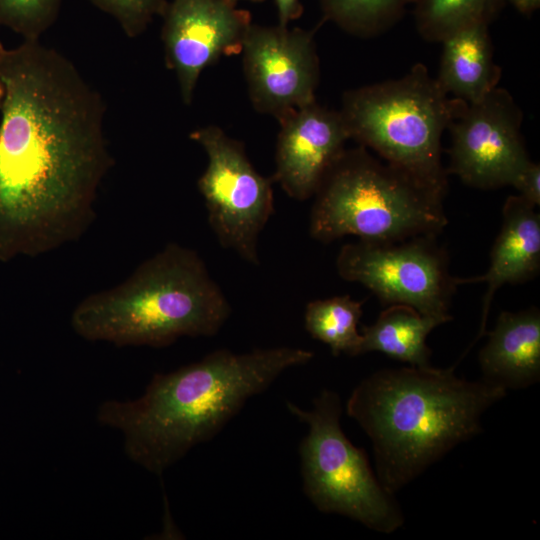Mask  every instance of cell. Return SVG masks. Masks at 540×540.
I'll return each instance as SVG.
<instances>
[{
  "label": "cell",
  "instance_id": "4",
  "mask_svg": "<svg viewBox=\"0 0 540 540\" xmlns=\"http://www.w3.org/2000/svg\"><path fill=\"white\" fill-rule=\"evenodd\" d=\"M230 313L199 254L170 243L120 284L80 301L71 326L88 341L164 347L183 336L216 335Z\"/></svg>",
  "mask_w": 540,
  "mask_h": 540
},
{
  "label": "cell",
  "instance_id": "13",
  "mask_svg": "<svg viewBox=\"0 0 540 540\" xmlns=\"http://www.w3.org/2000/svg\"><path fill=\"white\" fill-rule=\"evenodd\" d=\"M279 123L272 180L289 197L307 200L345 151L348 129L340 111L316 101L294 110Z\"/></svg>",
  "mask_w": 540,
  "mask_h": 540
},
{
  "label": "cell",
  "instance_id": "25",
  "mask_svg": "<svg viewBox=\"0 0 540 540\" xmlns=\"http://www.w3.org/2000/svg\"><path fill=\"white\" fill-rule=\"evenodd\" d=\"M512 4L520 13L530 15L540 6V0H504Z\"/></svg>",
  "mask_w": 540,
  "mask_h": 540
},
{
  "label": "cell",
  "instance_id": "14",
  "mask_svg": "<svg viewBox=\"0 0 540 540\" xmlns=\"http://www.w3.org/2000/svg\"><path fill=\"white\" fill-rule=\"evenodd\" d=\"M540 270V215L520 195L509 196L502 209V224L490 254L487 272L478 277L458 278L464 283L486 282L479 334L485 333L486 319L494 293L504 284L525 283Z\"/></svg>",
  "mask_w": 540,
  "mask_h": 540
},
{
  "label": "cell",
  "instance_id": "20",
  "mask_svg": "<svg viewBox=\"0 0 540 540\" xmlns=\"http://www.w3.org/2000/svg\"><path fill=\"white\" fill-rule=\"evenodd\" d=\"M414 0H319L323 20L357 37L379 35L396 24Z\"/></svg>",
  "mask_w": 540,
  "mask_h": 540
},
{
  "label": "cell",
  "instance_id": "3",
  "mask_svg": "<svg viewBox=\"0 0 540 540\" xmlns=\"http://www.w3.org/2000/svg\"><path fill=\"white\" fill-rule=\"evenodd\" d=\"M505 393L457 377L454 367L383 369L354 388L346 411L371 439L377 477L394 494L480 433L482 414Z\"/></svg>",
  "mask_w": 540,
  "mask_h": 540
},
{
  "label": "cell",
  "instance_id": "15",
  "mask_svg": "<svg viewBox=\"0 0 540 540\" xmlns=\"http://www.w3.org/2000/svg\"><path fill=\"white\" fill-rule=\"evenodd\" d=\"M479 353L484 379L506 388H523L540 378V311L536 307L502 311Z\"/></svg>",
  "mask_w": 540,
  "mask_h": 540
},
{
  "label": "cell",
  "instance_id": "24",
  "mask_svg": "<svg viewBox=\"0 0 540 540\" xmlns=\"http://www.w3.org/2000/svg\"><path fill=\"white\" fill-rule=\"evenodd\" d=\"M277 8L278 25L288 24L303 14V6L300 0H274Z\"/></svg>",
  "mask_w": 540,
  "mask_h": 540
},
{
  "label": "cell",
  "instance_id": "23",
  "mask_svg": "<svg viewBox=\"0 0 540 540\" xmlns=\"http://www.w3.org/2000/svg\"><path fill=\"white\" fill-rule=\"evenodd\" d=\"M511 186L533 206L540 205V165L530 160L517 174Z\"/></svg>",
  "mask_w": 540,
  "mask_h": 540
},
{
  "label": "cell",
  "instance_id": "5",
  "mask_svg": "<svg viewBox=\"0 0 540 540\" xmlns=\"http://www.w3.org/2000/svg\"><path fill=\"white\" fill-rule=\"evenodd\" d=\"M445 196L364 146L345 149L314 194L309 234L322 243L347 235L376 243L437 236L448 224Z\"/></svg>",
  "mask_w": 540,
  "mask_h": 540
},
{
  "label": "cell",
  "instance_id": "19",
  "mask_svg": "<svg viewBox=\"0 0 540 540\" xmlns=\"http://www.w3.org/2000/svg\"><path fill=\"white\" fill-rule=\"evenodd\" d=\"M417 31L427 41L442 42L477 23L489 24L504 0H414Z\"/></svg>",
  "mask_w": 540,
  "mask_h": 540
},
{
  "label": "cell",
  "instance_id": "7",
  "mask_svg": "<svg viewBox=\"0 0 540 540\" xmlns=\"http://www.w3.org/2000/svg\"><path fill=\"white\" fill-rule=\"evenodd\" d=\"M287 408L308 426L299 453L303 490L315 507L382 533L400 528L404 518L393 494L375 476L365 451L354 446L341 429L338 394L323 390L311 410L291 402Z\"/></svg>",
  "mask_w": 540,
  "mask_h": 540
},
{
  "label": "cell",
  "instance_id": "1",
  "mask_svg": "<svg viewBox=\"0 0 540 540\" xmlns=\"http://www.w3.org/2000/svg\"><path fill=\"white\" fill-rule=\"evenodd\" d=\"M0 261L77 240L112 165L100 92L40 40L5 48L0 66Z\"/></svg>",
  "mask_w": 540,
  "mask_h": 540
},
{
  "label": "cell",
  "instance_id": "18",
  "mask_svg": "<svg viewBox=\"0 0 540 540\" xmlns=\"http://www.w3.org/2000/svg\"><path fill=\"white\" fill-rule=\"evenodd\" d=\"M362 305L363 301L349 295L311 301L305 309V328L313 338L327 344L334 356H357L362 339L358 332Z\"/></svg>",
  "mask_w": 540,
  "mask_h": 540
},
{
  "label": "cell",
  "instance_id": "27",
  "mask_svg": "<svg viewBox=\"0 0 540 540\" xmlns=\"http://www.w3.org/2000/svg\"><path fill=\"white\" fill-rule=\"evenodd\" d=\"M233 3L237 4L238 1L240 0H231ZM246 1H250V2H255V3H258V2H263L264 0H246Z\"/></svg>",
  "mask_w": 540,
  "mask_h": 540
},
{
  "label": "cell",
  "instance_id": "17",
  "mask_svg": "<svg viewBox=\"0 0 540 540\" xmlns=\"http://www.w3.org/2000/svg\"><path fill=\"white\" fill-rule=\"evenodd\" d=\"M444 322L426 316L407 305H390L375 323L363 326L359 355L381 352L412 367H430L429 333Z\"/></svg>",
  "mask_w": 540,
  "mask_h": 540
},
{
  "label": "cell",
  "instance_id": "8",
  "mask_svg": "<svg viewBox=\"0 0 540 540\" xmlns=\"http://www.w3.org/2000/svg\"><path fill=\"white\" fill-rule=\"evenodd\" d=\"M436 237L347 243L337 255L336 270L342 279L365 286L385 306L407 305L446 323L452 319L449 310L459 283Z\"/></svg>",
  "mask_w": 540,
  "mask_h": 540
},
{
  "label": "cell",
  "instance_id": "6",
  "mask_svg": "<svg viewBox=\"0 0 540 540\" xmlns=\"http://www.w3.org/2000/svg\"><path fill=\"white\" fill-rule=\"evenodd\" d=\"M465 101L449 98L427 67L344 93L340 111L350 139L446 195L441 138Z\"/></svg>",
  "mask_w": 540,
  "mask_h": 540
},
{
  "label": "cell",
  "instance_id": "26",
  "mask_svg": "<svg viewBox=\"0 0 540 540\" xmlns=\"http://www.w3.org/2000/svg\"><path fill=\"white\" fill-rule=\"evenodd\" d=\"M5 48L6 47L0 41V66H1V59H2ZM3 94H4V87H3V83H2V80H1V77H0V106H1V103H2V99H3Z\"/></svg>",
  "mask_w": 540,
  "mask_h": 540
},
{
  "label": "cell",
  "instance_id": "16",
  "mask_svg": "<svg viewBox=\"0 0 540 540\" xmlns=\"http://www.w3.org/2000/svg\"><path fill=\"white\" fill-rule=\"evenodd\" d=\"M489 24L477 23L465 27L443 44L439 73L441 88L449 95L475 103L497 87L501 68L493 59Z\"/></svg>",
  "mask_w": 540,
  "mask_h": 540
},
{
  "label": "cell",
  "instance_id": "21",
  "mask_svg": "<svg viewBox=\"0 0 540 540\" xmlns=\"http://www.w3.org/2000/svg\"><path fill=\"white\" fill-rule=\"evenodd\" d=\"M62 0H0V25L25 41L40 40L58 18Z\"/></svg>",
  "mask_w": 540,
  "mask_h": 540
},
{
  "label": "cell",
  "instance_id": "9",
  "mask_svg": "<svg viewBox=\"0 0 540 540\" xmlns=\"http://www.w3.org/2000/svg\"><path fill=\"white\" fill-rule=\"evenodd\" d=\"M190 138L208 156L197 186L212 231L223 247L258 265V237L274 211L272 178L259 174L242 143L217 126L196 129Z\"/></svg>",
  "mask_w": 540,
  "mask_h": 540
},
{
  "label": "cell",
  "instance_id": "2",
  "mask_svg": "<svg viewBox=\"0 0 540 540\" xmlns=\"http://www.w3.org/2000/svg\"><path fill=\"white\" fill-rule=\"evenodd\" d=\"M313 355L285 346L246 353L215 350L175 371L155 374L137 399L103 402L97 419L121 432L132 461L161 475L194 446L212 439L285 370L308 363Z\"/></svg>",
  "mask_w": 540,
  "mask_h": 540
},
{
  "label": "cell",
  "instance_id": "11",
  "mask_svg": "<svg viewBox=\"0 0 540 540\" xmlns=\"http://www.w3.org/2000/svg\"><path fill=\"white\" fill-rule=\"evenodd\" d=\"M241 52L249 96L258 112L279 121L316 101L320 68L314 30L251 23Z\"/></svg>",
  "mask_w": 540,
  "mask_h": 540
},
{
  "label": "cell",
  "instance_id": "10",
  "mask_svg": "<svg viewBox=\"0 0 540 540\" xmlns=\"http://www.w3.org/2000/svg\"><path fill=\"white\" fill-rule=\"evenodd\" d=\"M523 114L512 95L496 87L465 103L450 122L452 144L447 173L478 189L511 185L531 160L521 134Z\"/></svg>",
  "mask_w": 540,
  "mask_h": 540
},
{
  "label": "cell",
  "instance_id": "12",
  "mask_svg": "<svg viewBox=\"0 0 540 540\" xmlns=\"http://www.w3.org/2000/svg\"><path fill=\"white\" fill-rule=\"evenodd\" d=\"M161 17L165 62L188 105L201 72L241 52L251 16L231 0H170Z\"/></svg>",
  "mask_w": 540,
  "mask_h": 540
},
{
  "label": "cell",
  "instance_id": "22",
  "mask_svg": "<svg viewBox=\"0 0 540 540\" xmlns=\"http://www.w3.org/2000/svg\"><path fill=\"white\" fill-rule=\"evenodd\" d=\"M110 15L126 36H140L156 16H162L170 0H88Z\"/></svg>",
  "mask_w": 540,
  "mask_h": 540
}]
</instances>
